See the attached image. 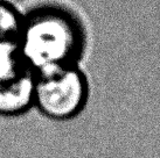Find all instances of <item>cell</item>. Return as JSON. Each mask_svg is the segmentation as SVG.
Returning <instances> with one entry per match:
<instances>
[{
	"label": "cell",
	"instance_id": "7a4b0ae2",
	"mask_svg": "<svg viewBox=\"0 0 160 158\" xmlns=\"http://www.w3.org/2000/svg\"><path fill=\"white\" fill-rule=\"evenodd\" d=\"M89 81L78 65L36 72L35 104L42 115L68 121L83 112L89 100Z\"/></svg>",
	"mask_w": 160,
	"mask_h": 158
},
{
	"label": "cell",
	"instance_id": "277c9868",
	"mask_svg": "<svg viewBox=\"0 0 160 158\" xmlns=\"http://www.w3.org/2000/svg\"><path fill=\"white\" fill-rule=\"evenodd\" d=\"M23 14L12 4L0 0V59L20 55Z\"/></svg>",
	"mask_w": 160,
	"mask_h": 158
},
{
	"label": "cell",
	"instance_id": "6da1fadb",
	"mask_svg": "<svg viewBox=\"0 0 160 158\" xmlns=\"http://www.w3.org/2000/svg\"><path fill=\"white\" fill-rule=\"evenodd\" d=\"M85 49V27L70 9L47 4L23 14L20 55L35 72L78 65Z\"/></svg>",
	"mask_w": 160,
	"mask_h": 158
},
{
	"label": "cell",
	"instance_id": "3957f363",
	"mask_svg": "<svg viewBox=\"0 0 160 158\" xmlns=\"http://www.w3.org/2000/svg\"><path fill=\"white\" fill-rule=\"evenodd\" d=\"M36 72L21 55L0 59V116L14 118L35 104Z\"/></svg>",
	"mask_w": 160,
	"mask_h": 158
}]
</instances>
